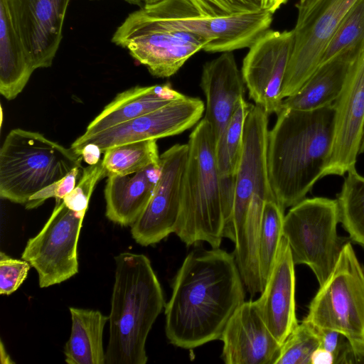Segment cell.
I'll use <instances>...</instances> for the list:
<instances>
[{
    "instance_id": "cell-28",
    "label": "cell",
    "mask_w": 364,
    "mask_h": 364,
    "mask_svg": "<svg viewBox=\"0 0 364 364\" xmlns=\"http://www.w3.org/2000/svg\"><path fill=\"white\" fill-rule=\"evenodd\" d=\"M347 173L337 200L340 222L350 239L364 247V176L355 168Z\"/></svg>"
},
{
    "instance_id": "cell-35",
    "label": "cell",
    "mask_w": 364,
    "mask_h": 364,
    "mask_svg": "<svg viewBox=\"0 0 364 364\" xmlns=\"http://www.w3.org/2000/svg\"><path fill=\"white\" fill-rule=\"evenodd\" d=\"M83 170L82 166L75 167L60 180L36 193L25 204L26 208H36L50 198H54L55 200L63 199L79 183Z\"/></svg>"
},
{
    "instance_id": "cell-22",
    "label": "cell",
    "mask_w": 364,
    "mask_h": 364,
    "mask_svg": "<svg viewBox=\"0 0 364 364\" xmlns=\"http://www.w3.org/2000/svg\"><path fill=\"white\" fill-rule=\"evenodd\" d=\"M363 49L346 50L321 63L299 90L284 99L281 109L308 111L333 104L343 89L353 62Z\"/></svg>"
},
{
    "instance_id": "cell-33",
    "label": "cell",
    "mask_w": 364,
    "mask_h": 364,
    "mask_svg": "<svg viewBox=\"0 0 364 364\" xmlns=\"http://www.w3.org/2000/svg\"><path fill=\"white\" fill-rule=\"evenodd\" d=\"M106 177L102 159L84 168L82 176L75 188L63 200L75 210L87 211L88 203L97 183Z\"/></svg>"
},
{
    "instance_id": "cell-25",
    "label": "cell",
    "mask_w": 364,
    "mask_h": 364,
    "mask_svg": "<svg viewBox=\"0 0 364 364\" xmlns=\"http://www.w3.org/2000/svg\"><path fill=\"white\" fill-rule=\"evenodd\" d=\"M72 327L64 347L68 364H105L103 331L109 317L100 311L70 307Z\"/></svg>"
},
{
    "instance_id": "cell-16",
    "label": "cell",
    "mask_w": 364,
    "mask_h": 364,
    "mask_svg": "<svg viewBox=\"0 0 364 364\" xmlns=\"http://www.w3.org/2000/svg\"><path fill=\"white\" fill-rule=\"evenodd\" d=\"M13 24L33 68L52 65L71 0H6Z\"/></svg>"
},
{
    "instance_id": "cell-37",
    "label": "cell",
    "mask_w": 364,
    "mask_h": 364,
    "mask_svg": "<svg viewBox=\"0 0 364 364\" xmlns=\"http://www.w3.org/2000/svg\"><path fill=\"white\" fill-rule=\"evenodd\" d=\"M101 154L99 148L93 144L85 145L80 151V155L82 156V159L89 165L97 164L100 160Z\"/></svg>"
},
{
    "instance_id": "cell-9",
    "label": "cell",
    "mask_w": 364,
    "mask_h": 364,
    "mask_svg": "<svg viewBox=\"0 0 364 364\" xmlns=\"http://www.w3.org/2000/svg\"><path fill=\"white\" fill-rule=\"evenodd\" d=\"M268 122L269 114L261 107L251 104L235 173L232 242L242 234L259 230L266 202L276 199L267 166Z\"/></svg>"
},
{
    "instance_id": "cell-6",
    "label": "cell",
    "mask_w": 364,
    "mask_h": 364,
    "mask_svg": "<svg viewBox=\"0 0 364 364\" xmlns=\"http://www.w3.org/2000/svg\"><path fill=\"white\" fill-rule=\"evenodd\" d=\"M303 321L343 334L350 343L353 363H364V268L350 242L319 286Z\"/></svg>"
},
{
    "instance_id": "cell-10",
    "label": "cell",
    "mask_w": 364,
    "mask_h": 364,
    "mask_svg": "<svg viewBox=\"0 0 364 364\" xmlns=\"http://www.w3.org/2000/svg\"><path fill=\"white\" fill-rule=\"evenodd\" d=\"M111 41L127 49L156 77L173 75L193 55L209 44L199 35L162 25L138 10L127 16Z\"/></svg>"
},
{
    "instance_id": "cell-38",
    "label": "cell",
    "mask_w": 364,
    "mask_h": 364,
    "mask_svg": "<svg viewBox=\"0 0 364 364\" xmlns=\"http://www.w3.org/2000/svg\"><path fill=\"white\" fill-rule=\"evenodd\" d=\"M335 361L334 355L320 346L314 350L311 358V364H333Z\"/></svg>"
},
{
    "instance_id": "cell-8",
    "label": "cell",
    "mask_w": 364,
    "mask_h": 364,
    "mask_svg": "<svg viewBox=\"0 0 364 364\" xmlns=\"http://www.w3.org/2000/svg\"><path fill=\"white\" fill-rule=\"evenodd\" d=\"M340 222L337 200L304 198L284 216L283 237L295 264L307 265L321 286L333 272L346 244L338 235Z\"/></svg>"
},
{
    "instance_id": "cell-26",
    "label": "cell",
    "mask_w": 364,
    "mask_h": 364,
    "mask_svg": "<svg viewBox=\"0 0 364 364\" xmlns=\"http://www.w3.org/2000/svg\"><path fill=\"white\" fill-rule=\"evenodd\" d=\"M156 140H144L122 144L108 149L104 153L102 164L106 177L124 176L159 164Z\"/></svg>"
},
{
    "instance_id": "cell-18",
    "label": "cell",
    "mask_w": 364,
    "mask_h": 364,
    "mask_svg": "<svg viewBox=\"0 0 364 364\" xmlns=\"http://www.w3.org/2000/svg\"><path fill=\"white\" fill-rule=\"evenodd\" d=\"M220 340L226 364H275L282 346L262 319L256 301L240 305Z\"/></svg>"
},
{
    "instance_id": "cell-3",
    "label": "cell",
    "mask_w": 364,
    "mask_h": 364,
    "mask_svg": "<svg viewBox=\"0 0 364 364\" xmlns=\"http://www.w3.org/2000/svg\"><path fill=\"white\" fill-rule=\"evenodd\" d=\"M114 260L105 363L145 364L146 341L164 306L163 291L144 255L122 252Z\"/></svg>"
},
{
    "instance_id": "cell-34",
    "label": "cell",
    "mask_w": 364,
    "mask_h": 364,
    "mask_svg": "<svg viewBox=\"0 0 364 364\" xmlns=\"http://www.w3.org/2000/svg\"><path fill=\"white\" fill-rule=\"evenodd\" d=\"M24 259H14L4 252L0 253V294L10 295L23 284L31 268Z\"/></svg>"
},
{
    "instance_id": "cell-39",
    "label": "cell",
    "mask_w": 364,
    "mask_h": 364,
    "mask_svg": "<svg viewBox=\"0 0 364 364\" xmlns=\"http://www.w3.org/2000/svg\"><path fill=\"white\" fill-rule=\"evenodd\" d=\"M0 354H1V363H14L12 360L10 358L9 355L7 354L6 349L4 347L3 343L1 341V347H0Z\"/></svg>"
},
{
    "instance_id": "cell-7",
    "label": "cell",
    "mask_w": 364,
    "mask_h": 364,
    "mask_svg": "<svg viewBox=\"0 0 364 364\" xmlns=\"http://www.w3.org/2000/svg\"><path fill=\"white\" fill-rule=\"evenodd\" d=\"M138 11L162 25L205 38L209 44L204 50L210 53L249 48L269 29L273 15L264 11L207 15L200 11L191 0H161L144 4Z\"/></svg>"
},
{
    "instance_id": "cell-2",
    "label": "cell",
    "mask_w": 364,
    "mask_h": 364,
    "mask_svg": "<svg viewBox=\"0 0 364 364\" xmlns=\"http://www.w3.org/2000/svg\"><path fill=\"white\" fill-rule=\"evenodd\" d=\"M267 137L269 181L284 208L304 199L323 177L334 138V103L302 111L281 109Z\"/></svg>"
},
{
    "instance_id": "cell-21",
    "label": "cell",
    "mask_w": 364,
    "mask_h": 364,
    "mask_svg": "<svg viewBox=\"0 0 364 364\" xmlns=\"http://www.w3.org/2000/svg\"><path fill=\"white\" fill-rule=\"evenodd\" d=\"M160 175V165L136 173L107 177L105 188L107 218L122 226L132 225L150 201Z\"/></svg>"
},
{
    "instance_id": "cell-29",
    "label": "cell",
    "mask_w": 364,
    "mask_h": 364,
    "mask_svg": "<svg viewBox=\"0 0 364 364\" xmlns=\"http://www.w3.org/2000/svg\"><path fill=\"white\" fill-rule=\"evenodd\" d=\"M284 209L276 199L267 200L264 207L257 247L258 265L263 287L283 237Z\"/></svg>"
},
{
    "instance_id": "cell-13",
    "label": "cell",
    "mask_w": 364,
    "mask_h": 364,
    "mask_svg": "<svg viewBox=\"0 0 364 364\" xmlns=\"http://www.w3.org/2000/svg\"><path fill=\"white\" fill-rule=\"evenodd\" d=\"M205 111L198 97L185 95L149 113L90 136H79L70 148L80 155L88 144L96 145L104 154L108 149L126 143L181 134L198 123Z\"/></svg>"
},
{
    "instance_id": "cell-19",
    "label": "cell",
    "mask_w": 364,
    "mask_h": 364,
    "mask_svg": "<svg viewBox=\"0 0 364 364\" xmlns=\"http://www.w3.org/2000/svg\"><path fill=\"white\" fill-rule=\"evenodd\" d=\"M294 265L289 243L282 237L272 270L260 297L256 300L262 319L281 344L299 324Z\"/></svg>"
},
{
    "instance_id": "cell-4",
    "label": "cell",
    "mask_w": 364,
    "mask_h": 364,
    "mask_svg": "<svg viewBox=\"0 0 364 364\" xmlns=\"http://www.w3.org/2000/svg\"><path fill=\"white\" fill-rule=\"evenodd\" d=\"M188 145L175 234L187 246L206 242L219 248L225 226L220 176L215 136L204 118L191 132Z\"/></svg>"
},
{
    "instance_id": "cell-5",
    "label": "cell",
    "mask_w": 364,
    "mask_h": 364,
    "mask_svg": "<svg viewBox=\"0 0 364 364\" xmlns=\"http://www.w3.org/2000/svg\"><path fill=\"white\" fill-rule=\"evenodd\" d=\"M82 156L43 134L14 129L0 149V196L26 204L36 193L82 166Z\"/></svg>"
},
{
    "instance_id": "cell-11",
    "label": "cell",
    "mask_w": 364,
    "mask_h": 364,
    "mask_svg": "<svg viewBox=\"0 0 364 364\" xmlns=\"http://www.w3.org/2000/svg\"><path fill=\"white\" fill-rule=\"evenodd\" d=\"M358 0H299L282 95L294 94L321 64L346 14Z\"/></svg>"
},
{
    "instance_id": "cell-40",
    "label": "cell",
    "mask_w": 364,
    "mask_h": 364,
    "mask_svg": "<svg viewBox=\"0 0 364 364\" xmlns=\"http://www.w3.org/2000/svg\"><path fill=\"white\" fill-rule=\"evenodd\" d=\"M90 1H93V0H90ZM124 1L128 2L129 4H134V5H138V6H141V2H142V0H124Z\"/></svg>"
},
{
    "instance_id": "cell-17",
    "label": "cell",
    "mask_w": 364,
    "mask_h": 364,
    "mask_svg": "<svg viewBox=\"0 0 364 364\" xmlns=\"http://www.w3.org/2000/svg\"><path fill=\"white\" fill-rule=\"evenodd\" d=\"M334 105L333 144L323 176H343L355 168L360 154L364 132V49L353 62Z\"/></svg>"
},
{
    "instance_id": "cell-12",
    "label": "cell",
    "mask_w": 364,
    "mask_h": 364,
    "mask_svg": "<svg viewBox=\"0 0 364 364\" xmlns=\"http://www.w3.org/2000/svg\"><path fill=\"white\" fill-rule=\"evenodd\" d=\"M85 213L63 199L55 200L41 230L28 240L21 259L37 271L40 287L60 284L78 272L77 247Z\"/></svg>"
},
{
    "instance_id": "cell-31",
    "label": "cell",
    "mask_w": 364,
    "mask_h": 364,
    "mask_svg": "<svg viewBox=\"0 0 364 364\" xmlns=\"http://www.w3.org/2000/svg\"><path fill=\"white\" fill-rule=\"evenodd\" d=\"M319 346L312 326L302 321L282 344L275 364H311V355Z\"/></svg>"
},
{
    "instance_id": "cell-20",
    "label": "cell",
    "mask_w": 364,
    "mask_h": 364,
    "mask_svg": "<svg viewBox=\"0 0 364 364\" xmlns=\"http://www.w3.org/2000/svg\"><path fill=\"white\" fill-rule=\"evenodd\" d=\"M200 87L206 100L203 118L210 124L216 144L245 91L241 70L231 51L203 65Z\"/></svg>"
},
{
    "instance_id": "cell-32",
    "label": "cell",
    "mask_w": 364,
    "mask_h": 364,
    "mask_svg": "<svg viewBox=\"0 0 364 364\" xmlns=\"http://www.w3.org/2000/svg\"><path fill=\"white\" fill-rule=\"evenodd\" d=\"M198 9L207 15L264 11L272 14L288 0H191Z\"/></svg>"
},
{
    "instance_id": "cell-14",
    "label": "cell",
    "mask_w": 364,
    "mask_h": 364,
    "mask_svg": "<svg viewBox=\"0 0 364 364\" xmlns=\"http://www.w3.org/2000/svg\"><path fill=\"white\" fill-rule=\"evenodd\" d=\"M188 153V143L176 144L160 155V175L154 194L132 225V237L140 245L156 244L175 233Z\"/></svg>"
},
{
    "instance_id": "cell-23",
    "label": "cell",
    "mask_w": 364,
    "mask_h": 364,
    "mask_svg": "<svg viewBox=\"0 0 364 364\" xmlns=\"http://www.w3.org/2000/svg\"><path fill=\"white\" fill-rule=\"evenodd\" d=\"M185 95L169 83L136 86L119 93L89 124L84 136H90L128 122Z\"/></svg>"
},
{
    "instance_id": "cell-36",
    "label": "cell",
    "mask_w": 364,
    "mask_h": 364,
    "mask_svg": "<svg viewBox=\"0 0 364 364\" xmlns=\"http://www.w3.org/2000/svg\"><path fill=\"white\" fill-rule=\"evenodd\" d=\"M312 327L319 340L320 347L323 348L334 355L335 363H343L346 354L350 347L346 338L341 333L333 330L321 328L314 326H312Z\"/></svg>"
},
{
    "instance_id": "cell-24",
    "label": "cell",
    "mask_w": 364,
    "mask_h": 364,
    "mask_svg": "<svg viewBox=\"0 0 364 364\" xmlns=\"http://www.w3.org/2000/svg\"><path fill=\"white\" fill-rule=\"evenodd\" d=\"M35 70L15 29L6 0H0V93L14 100Z\"/></svg>"
},
{
    "instance_id": "cell-15",
    "label": "cell",
    "mask_w": 364,
    "mask_h": 364,
    "mask_svg": "<svg viewBox=\"0 0 364 364\" xmlns=\"http://www.w3.org/2000/svg\"><path fill=\"white\" fill-rule=\"evenodd\" d=\"M293 43L292 31L267 30L249 47L241 73L249 97L269 115L277 114Z\"/></svg>"
},
{
    "instance_id": "cell-41",
    "label": "cell",
    "mask_w": 364,
    "mask_h": 364,
    "mask_svg": "<svg viewBox=\"0 0 364 364\" xmlns=\"http://www.w3.org/2000/svg\"><path fill=\"white\" fill-rule=\"evenodd\" d=\"M161 0H144L145 4H154Z\"/></svg>"
},
{
    "instance_id": "cell-1",
    "label": "cell",
    "mask_w": 364,
    "mask_h": 364,
    "mask_svg": "<svg viewBox=\"0 0 364 364\" xmlns=\"http://www.w3.org/2000/svg\"><path fill=\"white\" fill-rule=\"evenodd\" d=\"M235 256L196 248L184 259L165 306V332L175 346L192 349L220 339L245 289Z\"/></svg>"
},
{
    "instance_id": "cell-27",
    "label": "cell",
    "mask_w": 364,
    "mask_h": 364,
    "mask_svg": "<svg viewBox=\"0 0 364 364\" xmlns=\"http://www.w3.org/2000/svg\"><path fill=\"white\" fill-rule=\"evenodd\" d=\"M250 105L244 97L237 102L225 131L215 144L218 168L221 178H235L243 147L244 128Z\"/></svg>"
},
{
    "instance_id": "cell-30",
    "label": "cell",
    "mask_w": 364,
    "mask_h": 364,
    "mask_svg": "<svg viewBox=\"0 0 364 364\" xmlns=\"http://www.w3.org/2000/svg\"><path fill=\"white\" fill-rule=\"evenodd\" d=\"M355 48H364V0H358L346 14L328 45L321 64Z\"/></svg>"
}]
</instances>
